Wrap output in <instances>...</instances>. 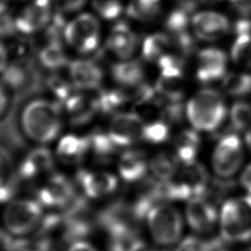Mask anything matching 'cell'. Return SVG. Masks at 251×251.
I'll use <instances>...</instances> for the list:
<instances>
[{"label": "cell", "mask_w": 251, "mask_h": 251, "mask_svg": "<svg viewBox=\"0 0 251 251\" xmlns=\"http://www.w3.org/2000/svg\"><path fill=\"white\" fill-rule=\"evenodd\" d=\"M42 205L31 199L11 201L3 212L5 228L14 235H25L34 230L42 219Z\"/></svg>", "instance_id": "cell-6"}, {"label": "cell", "mask_w": 251, "mask_h": 251, "mask_svg": "<svg viewBox=\"0 0 251 251\" xmlns=\"http://www.w3.org/2000/svg\"><path fill=\"white\" fill-rule=\"evenodd\" d=\"M138 36L125 21L117 22L111 28L105 45L106 48L121 60L131 59L138 46Z\"/></svg>", "instance_id": "cell-15"}, {"label": "cell", "mask_w": 251, "mask_h": 251, "mask_svg": "<svg viewBox=\"0 0 251 251\" xmlns=\"http://www.w3.org/2000/svg\"><path fill=\"white\" fill-rule=\"evenodd\" d=\"M224 91L233 97H242L251 92V75L246 73H229L224 76Z\"/></svg>", "instance_id": "cell-32"}, {"label": "cell", "mask_w": 251, "mask_h": 251, "mask_svg": "<svg viewBox=\"0 0 251 251\" xmlns=\"http://www.w3.org/2000/svg\"><path fill=\"white\" fill-rule=\"evenodd\" d=\"M29 59H18L2 73V82L11 90L24 92L35 82V73Z\"/></svg>", "instance_id": "cell-22"}, {"label": "cell", "mask_w": 251, "mask_h": 251, "mask_svg": "<svg viewBox=\"0 0 251 251\" xmlns=\"http://www.w3.org/2000/svg\"><path fill=\"white\" fill-rule=\"evenodd\" d=\"M141 53L145 61L157 64L165 55L174 53L171 36L163 32H155L146 36L142 42Z\"/></svg>", "instance_id": "cell-25"}, {"label": "cell", "mask_w": 251, "mask_h": 251, "mask_svg": "<svg viewBox=\"0 0 251 251\" xmlns=\"http://www.w3.org/2000/svg\"><path fill=\"white\" fill-rule=\"evenodd\" d=\"M240 183L242 187L251 195V164L245 168L240 176Z\"/></svg>", "instance_id": "cell-45"}, {"label": "cell", "mask_w": 251, "mask_h": 251, "mask_svg": "<svg viewBox=\"0 0 251 251\" xmlns=\"http://www.w3.org/2000/svg\"><path fill=\"white\" fill-rule=\"evenodd\" d=\"M232 6L243 14L251 13V0H230Z\"/></svg>", "instance_id": "cell-46"}, {"label": "cell", "mask_w": 251, "mask_h": 251, "mask_svg": "<svg viewBox=\"0 0 251 251\" xmlns=\"http://www.w3.org/2000/svg\"><path fill=\"white\" fill-rule=\"evenodd\" d=\"M142 118L133 112H120L112 117L108 134L119 148L129 147L141 139Z\"/></svg>", "instance_id": "cell-8"}, {"label": "cell", "mask_w": 251, "mask_h": 251, "mask_svg": "<svg viewBox=\"0 0 251 251\" xmlns=\"http://www.w3.org/2000/svg\"><path fill=\"white\" fill-rule=\"evenodd\" d=\"M227 56L215 47L201 50L197 56L196 79L202 84H209L225 76L226 72Z\"/></svg>", "instance_id": "cell-14"}, {"label": "cell", "mask_w": 251, "mask_h": 251, "mask_svg": "<svg viewBox=\"0 0 251 251\" xmlns=\"http://www.w3.org/2000/svg\"><path fill=\"white\" fill-rule=\"evenodd\" d=\"M154 241L168 246L177 242L182 231V218L178 210L166 204L153 205L145 215Z\"/></svg>", "instance_id": "cell-5"}, {"label": "cell", "mask_w": 251, "mask_h": 251, "mask_svg": "<svg viewBox=\"0 0 251 251\" xmlns=\"http://www.w3.org/2000/svg\"><path fill=\"white\" fill-rule=\"evenodd\" d=\"M126 251H155V250L145 242L135 240L129 244Z\"/></svg>", "instance_id": "cell-48"}, {"label": "cell", "mask_w": 251, "mask_h": 251, "mask_svg": "<svg viewBox=\"0 0 251 251\" xmlns=\"http://www.w3.org/2000/svg\"><path fill=\"white\" fill-rule=\"evenodd\" d=\"M64 40L78 53L96 52L101 42V25L98 18L90 13L79 14L67 23Z\"/></svg>", "instance_id": "cell-4"}, {"label": "cell", "mask_w": 251, "mask_h": 251, "mask_svg": "<svg viewBox=\"0 0 251 251\" xmlns=\"http://www.w3.org/2000/svg\"><path fill=\"white\" fill-rule=\"evenodd\" d=\"M249 67H250V68H251V63H250V65H249Z\"/></svg>", "instance_id": "cell-52"}, {"label": "cell", "mask_w": 251, "mask_h": 251, "mask_svg": "<svg viewBox=\"0 0 251 251\" xmlns=\"http://www.w3.org/2000/svg\"><path fill=\"white\" fill-rule=\"evenodd\" d=\"M242 162V144L236 133H230L219 139L213 153L212 165L220 177L233 176L241 167Z\"/></svg>", "instance_id": "cell-7"}, {"label": "cell", "mask_w": 251, "mask_h": 251, "mask_svg": "<svg viewBox=\"0 0 251 251\" xmlns=\"http://www.w3.org/2000/svg\"><path fill=\"white\" fill-rule=\"evenodd\" d=\"M216 245L213 241L189 236L179 243L176 251H213Z\"/></svg>", "instance_id": "cell-38"}, {"label": "cell", "mask_w": 251, "mask_h": 251, "mask_svg": "<svg viewBox=\"0 0 251 251\" xmlns=\"http://www.w3.org/2000/svg\"><path fill=\"white\" fill-rule=\"evenodd\" d=\"M69 78L74 86L80 91L98 89L104 78L102 67L90 59H77L68 65Z\"/></svg>", "instance_id": "cell-13"}, {"label": "cell", "mask_w": 251, "mask_h": 251, "mask_svg": "<svg viewBox=\"0 0 251 251\" xmlns=\"http://www.w3.org/2000/svg\"><path fill=\"white\" fill-rule=\"evenodd\" d=\"M178 162L179 160L176 154L161 151L149 161V170L158 180H171L178 171Z\"/></svg>", "instance_id": "cell-27"}, {"label": "cell", "mask_w": 251, "mask_h": 251, "mask_svg": "<svg viewBox=\"0 0 251 251\" xmlns=\"http://www.w3.org/2000/svg\"><path fill=\"white\" fill-rule=\"evenodd\" d=\"M183 165L184 167L176 180L181 200L203 196L209 187V175L206 168L196 161Z\"/></svg>", "instance_id": "cell-12"}, {"label": "cell", "mask_w": 251, "mask_h": 251, "mask_svg": "<svg viewBox=\"0 0 251 251\" xmlns=\"http://www.w3.org/2000/svg\"><path fill=\"white\" fill-rule=\"evenodd\" d=\"M169 136L170 125L163 119L145 123L143 126L141 139L148 143L160 144L165 142Z\"/></svg>", "instance_id": "cell-34"}, {"label": "cell", "mask_w": 251, "mask_h": 251, "mask_svg": "<svg viewBox=\"0 0 251 251\" xmlns=\"http://www.w3.org/2000/svg\"><path fill=\"white\" fill-rule=\"evenodd\" d=\"M38 61L42 67L53 72L68 67L70 63L62 40L56 39L46 40L38 51Z\"/></svg>", "instance_id": "cell-24"}, {"label": "cell", "mask_w": 251, "mask_h": 251, "mask_svg": "<svg viewBox=\"0 0 251 251\" xmlns=\"http://www.w3.org/2000/svg\"><path fill=\"white\" fill-rule=\"evenodd\" d=\"M192 26L195 35L205 41H215L229 30L227 18L217 12H201L193 16Z\"/></svg>", "instance_id": "cell-17"}, {"label": "cell", "mask_w": 251, "mask_h": 251, "mask_svg": "<svg viewBox=\"0 0 251 251\" xmlns=\"http://www.w3.org/2000/svg\"><path fill=\"white\" fill-rule=\"evenodd\" d=\"M88 136L90 141V152L101 162L110 161L120 149L107 131L96 130Z\"/></svg>", "instance_id": "cell-30"}, {"label": "cell", "mask_w": 251, "mask_h": 251, "mask_svg": "<svg viewBox=\"0 0 251 251\" xmlns=\"http://www.w3.org/2000/svg\"><path fill=\"white\" fill-rule=\"evenodd\" d=\"M75 188L64 175L55 174L37 191V201L49 207H62L75 200Z\"/></svg>", "instance_id": "cell-11"}, {"label": "cell", "mask_w": 251, "mask_h": 251, "mask_svg": "<svg viewBox=\"0 0 251 251\" xmlns=\"http://www.w3.org/2000/svg\"><path fill=\"white\" fill-rule=\"evenodd\" d=\"M63 105L70 122L75 126L86 125L99 113L96 97L80 90H76Z\"/></svg>", "instance_id": "cell-21"}, {"label": "cell", "mask_w": 251, "mask_h": 251, "mask_svg": "<svg viewBox=\"0 0 251 251\" xmlns=\"http://www.w3.org/2000/svg\"><path fill=\"white\" fill-rule=\"evenodd\" d=\"M67 251H98L95 246L85 240H77L73 242Z\"/></svg>", "instance_id": "cell-43"}, {"label": "cell", "mask_w": 251, "mask_h": 251, "mask_svg": "<svg viewBox=\"0 0 251 251\" xmlns=\"http://www.w3.org/2000/svg\"><path fill=\"white\" fill-rule=\"evenodd\" d=\"M9 106V95L7 86L0 82V117L7 111Z\"/></svg>", "instance_id": "cell-44"}, {"label": "cell", "mask_w": 251, "mask_h": 251, "mask_svg": "<svg viewBox=\"0 0 251 251\" xmlns=\"http://www.w3.org/2000/svg\"><path fill=\"white\" fill-rule=\"evenodd\" d=\"M96 97L99 113L109 115L118 114L130 101V96L123 89H102Z\"/></svg>", "instance_id": "cell-28"}, {"label": "cell", "mask_w": 251, "mask_h": 251, "mask_svg": "<svg viewBox=\"0 0 251 251\" xmlns=\"http://www.w3.org/2000/svg\"><path fill=\"white\" fill-rule=\"evenodd\" d=\"M53 3L54 0H32L15 17L18 32L24 35H32L44 30L53 16Z\"/></svg>", "instance_id": "cell-9"}, {"label": "cell", "mask_w": 251, "mask_h": 251, "mask_svg": "<svg viewBox=\"0 0 251 251\" xmlns=\"http://www.w3.org/2000/svg\"><path fill=\"white\" fill-rule=\"evenodd\" d=\"M245 139H246V143H247V145H248V148H249L250 151H251V127L247 130Z\"/></svg>", "instance_id": "cell-50"}, {"label": "cell", "mask_w": 251, "mask_h": 251, "mask_svg": "<svg viewBox=\"0 0 251 251\" xmlns=\"http://www.w3.org/2000/svg\"><path fill=\"white\" fill-rule=\"evenodd\" d=\"M8 1L9 0H0V14L4 13V12H7Z\"/></svg>", "instance_id": "cell-49"}, {"label": "cell", "mask_w": 251, "mask_h": 251, "mask_svg": "<svg viewBox=\"0 0 251 251\" xmlns=\"http://www.w3.org/2000/svg\"><path fill=\"white\" fill-rule=\"evenodd\" d=\"M61 106L59 102L46 98L28 101L20 114V126L24 135L39 145L53 142L63 126Z\"/></svg>", "instance_id": "cell-1"}, {"label": "cell", "mask_w": 251, "mask_h": 251, "mask_svg": "<svg viewBox=\"0 0 251 251\" xmlns=\"http://www.w3.org/2000/svg\"><path fill=\"white\" fill-rule=\"evenodd\" d=\"M230 125L235 132L247 128L251 125V104L235 102L230 110Z\"/></svg>", "instance_id": "cell-36"}, {"label": "cell", "mask_w": 251, "mask_h": 251, "mask_svg": "<svg viewBox=\"0 0 251 251\" xmlns=\"http://www.w3.org/2000/svg\"><path fill=\"white\" fill-rule=\"evenodd\" d=\"M149 170V161L145 152L129 148L124 151L118 161V173L126 182L132 183L143 178Z\"/></svg>", "instance_id": "cell-19"}, {"label": "cell", "mask_w": 251, "mask_h": 251, "mask_svg": "<svg viewBox=\"0 0 251 251\" xmlns=\"http://www.w3.org/2000/svg\"><path fill=\"white\" fill-rule=\"evenodd\" d=\"M185 114L194 129L214 132L224 123L226 107L218 91L206 88L187 102Z\"/></svg>", "instance_id": "cell-2"}, {"label": "cell", "mask_w": 251, "mask_h": 251, "mask_svg": "<svg viewBox=\"0 0 251 251\" xmlns=\"http://www.w3.org/2000/svg\"><path fill=\"white\" fill-rule=\"evenodd\" d=\"M47 87L52 92L56 101L62 106L77 90L70 78H66L59 74H53L47 78Z\"/></svg>", "instance_id": "cell-33"}, {"label": "cell", "mask_w": 251, "mask_h": 251, "mask_svg": "<svg viewBox=\"0 0 251 251\" xmlns=\"http://www.w3.org/2000/svg\"><path fill=\"white\" fill-rule=\"evenodd\" d=\"M55 155L45 145L30 150L21 161L18 175L22 179H32L50 173L55 166Z\"/></svg>", "instance_id": "cell-16"}, {"label": "cell", "mask_w": 251, "mask_h": 251, "mask_svg": "<svg viewBox=\"0 0 251 251\" xmlns=\"http://www.w3.org/2000/svg\"><path fill=\"white\" fill-rule=\"evenodd\" d=\"M90 152L89 136L69 133L63 135L56 146L55 156L67 165H77Z\"/></svg>", "instance_id": "cell-18"}, {"label": "cell", "mask_w": 251, "mask_h": 251, "mask_svg": "<svg viewBox=\"0 0 251 251\" xmlns=\"http://www.w3.org/2000/svg\"><path fill=\"white\" fill-rule=\"evenodd\" d=\"M186 221L190 227L198 232L210 230L217 221V211L213 204L201 197L189 200L185 209Z\"/></svg>", "instance_id": "cell-20"}, {"label": "cell", "mask_w": 251, "mask_h": 251, "mask_svg": "<svg viewBox=\"0 0 251 251\" xmlns=\"http://www.w3.org/2000/svg\"><path fill=\"white\" fill-rule=\"evenodd\" d=\"M111 75L118 84L134 88L144 82L145 71L140 61L126 59L112 65Z\"/></svg>", "instance_id": "cell-23"}, {"label": "cell", "mask_w": 251, "mask_h": 251, "mask_svg": "<svg viewBox=\"0 0 251 251\" xmlns=\"http://www.w3.org/2000/svg\"><path fill=\"white\" fill-rule=\"evenodd\" d=\"M18 32L16 18L8 12L0 14V38H6L15 35Z\"/></svg>", "instance_id": "cell-39"}, {"label": "cell", "mask_w": 251, "mask_h": 251, "mask_svg": "<svg viewBox=\"0 0 251 251\" xmlns=\"http://www.w3.org/2000/svg\"><path fill=\"white\" fill-rule=\"evenodd\" d=\"M9 51L6 45L0 40V74L4 72V70L9 65Z\"/></svg>", "instance_id": "cell-47"}, {"label": "cell", "mask_w": 251, "mask_h": 251, "mask_svg": "<svg viewBox=\"0 0 251 251\" xmlns=\"http://www.w3.org/2000/svg\"><path fill=\"white\" fill-rule=\"evenodd\" d=\"M75 179L83 193L92 199H99L114 193L119 185L118 177L107 171L81 169Z\"/></svg>", "instance_id": "cell-10"}, {"label": "cell", "mask_w": 251, "mask_h": 251, "mask_svg": "<svg viewBox=\"0 0 251 251\" xmlns=\"http://www.w3.org/2000/svg\"><path fill=\"white\" fill-rule=\"evenodd\" d=\"M12 174L13 173L11 172V167L6 155L0 152V183Z\"/></svg>", "instance_id": "cell-42"}, {"label": "cell", "mask_w": 251, "mask_h": 251, "mask_svg": "<svg viewBox=\"0 0 251 251\" xmlns=\"http://www.w3.org/2000/svg\"><path fill=\"white\" fill-rule=\"evenodd\" d=\"M199 1L204 3V4H215V3H218L222 0H199Z\"/></svg>", "instance_id": "cell-51"}, {"label": "cell", "mask_w": 251, "mask_h": 251, "mask_svg": "<svg viewBox=\"0 0 251 251\" xmlns=\"http://www.w3.org/2000/svg\"><path fill=\"white\" fill-rule=\"evenodd\" d=\"M232 61L239 66L251 63V34H237L230 51Z\"/></svg>", "instance_id": "cell-35"}, {"label": "cell", "mask_w": 251, "mask_h": 251, "mask_svg": "<svg viewBox=\"0 0 251 251\" xmlns=\"http://www.w3.org/2000/svg\"><path fill=\"white\" fill-rule=\"evenodd\" d=\"M233 30L235 32V35L251 34V20L244 18L237 20L233 25Z\"/></svg>", "instance_id": "cell-41"}, {"label": "cell", "mask_w": 251, "mask_h": 251, "mask_svg": "<svg viewBox=\"0 0 251 251\" xmlns=\"http://www.w3.org/2000/svg\"><path fill=\"white\" fill-rule=\"evenodd\" d=\"M183 75H163L157 79L155 89L160 97L166 101L181 102L184 95Z\"/></svg>", "instance_id": "cell-29"}, {"label": "cell", "mask_w": 251, "mask_h": 251, "mask_svg": "<svg viewBox=\"0 0 251 251\" xmlns=\"http://www.w3.org/2000/svg\"><path fill=\"white\" fill-rule=\"evenodd\" d=\"M161 10V0H130L126 12L128 18L140 22L154 20Z\"/></svg>", "instance_id": "cell-31"}, {"label": "cell", "mask_w": 251, "mask_h": 251, "mask_svg": "<svg viewBox=\"0 0 251 251\" xmlns=\"http://www.w3.org/2000/svg\"><path fill=\"white\" fill-rule=\"evenodd\" d=\"M87 0H54L56 11L66 15L79 12L86 4Z\"/></svg>", "instance_id": "cell-40"}, {"label": "cell", "mask_w": 251, "mask_h": 251, "mask_svg": "<svg viewBox=\"0 0 251 251\" xmlns=\"http://www.w3.org/2000/svg\"><path fill=\"white\" fill-rule=\"evenodd\" d=\"M91 4L97 15L106 21L117 20L124 10L122 0H91Z\"/></svg>", "instance_id": "cell-37"}, {"label": "cell", "mask_w": 251, "mask_h": 251, "mask_svg": "<svg viewBox=\"0 0 251 251\" xmlns=\"http://www.w3.org/2000/svg\"><path fill=\"white\" fill-rule=\"evenodd\" d=\"M222 235L229 241H245L251 238V196L229 199L220 215Z\"/></svg>", "instance_id": "cell-3"}, {"label": "cell", "mask_w": 251, "mask_h": 251, "mask_svg": "<svg viewBox=\"0 0 251 251\" xmlns=\"http://www.w3.org/2000/svg\"><path fill=\"white\" fill-rule=\"evenodd\" d=\"M201 145V139L196 129H183L174 140V148L176 157L183 164L195 161Z\"/></svg>", "instance_id": "cell-26"}]
</instances>
